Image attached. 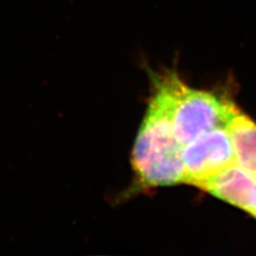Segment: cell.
<instances>
[{
  "label": "cell",
  "instance_id": "277c9868",
  "mask_svg": "<svg viewBox=\"0 0 256 256\" xmlns=\"http://www.w3.org/2000/svg\"><path fill=\"white\" fill-rule=\"evenodd\" d=\"M202 190L252 217L256 214V178L236 164L216 175Z\"/></svg>",
  "mask_w": 256,
  "mask_h": 256
},
{
  "label": "cell",
  "instance_id": "3957f363",
  "mask_svg": "<svg viewBox=\"0 0 256 256\" xmlns=\"http://www.w3.org/2000/svg\"><path fill=\"white\" fill-rule=\"evenodd\" d=\"M182 162V182L203 189L216 175L236 164L226 128H216L184 146Z\"/></svg>",
  "mask_w": 256,
  "mask_h": 256
},
{
  "label": "cell",
  "instance_id": "5b68a950",
  "mask_svg": "<svg viewBox=\"0 0 256 256\" xmlns=\"http://www.w3.org/2000/svg\"><path fill=\"white\" fill-rule=\"evenodd\" d=\"M226 130L236 164L256 178V122L239 109L230 120Z\"/></svg>",
  "mask_w": 256,
  "mask_h": 256
},
{
  "label": "cell",
  "instance_id": "6da1fadb",
  "mask_svg": "<svg viewBox=\"0 0 256 256\" xmlns=\"http://www.w3.org/2000/svg\"><path fill=\"white\" fill-rule=\"evenodd\" d=\"M154 86L132 155L134 187L143 190L182 182V146L175 138L172 121L171 73L156 76Z\"/></svg>",
  "mask_w": 256,
  "mask_h": 256
},
{
  "label": "cell",
  "instance_id": "7a4b0ae2",
  "mask_svg": "<svg viewBox=\"0 0 256 256\" xmlns=\"http://www.w3.org/2000/svg\"><path fill=\"white\" fill-rule=\"evenodd\" d=\"M171 86L173 130L182 146L216 128H226L239 110L226 96L192 89L175 73H171Z\"/></svg>",
  "mask_w": 256,
  "mask_h": 256
},
{
  "label": "cell",
  "instance_id": "8992f818",
  "mask_svg": "<svg viewBox=\"0 0 256 256\" xmlns=\"http://www.w3.org/2000/svg\"><path fill=\"white\" fill-rule=\"evenodd\" d=\"M254 218H255V219H256V214H255V216H254Z\"/></svg>",
  "mask_w": 256,
  "mask_h": 256
}]
</instances>
